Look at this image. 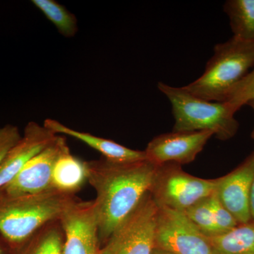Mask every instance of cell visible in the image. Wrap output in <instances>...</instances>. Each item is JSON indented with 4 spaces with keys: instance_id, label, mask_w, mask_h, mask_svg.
I'll return each instance as SVG.
<instances>
[{
    "instance_id": "cell-17",
    "label": "cell",
    "mask_w": 254,
    "mask_h": 254,
    "mask_svg": "<svg viewBox=\"0 0 254 254\" xmlns=\"http://www.w3.org/2000/svg\"><path fill=\"white\" fill-rule=\"evenodd\" d=\"M233 37L254 42V0H228L223 6Z\"/></svg>"
},
{
    "instance_id": "cell-15",
    "label": "cell",
    "mask_w": 254,
    "mask_h": 254,
    "mask_svg": "<svg viewBox=\"0 0 254 254\" xmlns=\"http://www.w3.org/2000/svg\"><path fill=\"white\" fill-rule=\"evenodd\" d=\"M87 181L86 162L71 154L67 145L55 162L52 175V188L65 194L73 195Z\"/></svg>"
},
{
    "instance_id": "cell-6",
    "label": "cell",
    "mask_w": 254,
    "mask_h": 254,
    "mask_svg": "<svg viewBox=\"0 0 254 254\" xmlns=\"http://www.w3.org/2000/svg\"><path fill=\"white\" fill-rule=\"evenodd\" d=\"M158 205L148 193L112 233L99 254H153Z\"/></svg>"
},
{
    "instance_id": "cell-18",
    "label": "cell",
    "mask_w": 254,
    "mask_h": 254,
    "mask_svg": "<svg viewBox=\"0 0 254 254\" xmlns=\"http://www.w3.org/2000/svg\"><path fill=\"white\" fill-rule=\"evenodd\" d=\"M19 250H23L21 254H64V232L60 220L43 227Z\"/></svg>"
},
{
    "instance_id": "cell-5",
    "label": "cell",
    "mask_w": 254,
    "mask_h": 254,
    "mask_svg": "<svg viewBox=\"0 0 254 254\" xmlns=\"http://www.w3.org/2000/svg\"><path fill=\"white\" fill-rule=\"evenodd\" d=\"M218 178L205 180L190 175L182 165L157 166L150 194L158 206L185 212L216 190Z\"/></svg>"
},
{
    "instance_id": "cell-7",
    "label": "cell",
    "mask_w": 254,
    "mask_h": 254,
    "mask_svg": "<svg viewBox=\"0 0 254 254\" xmlns=\"http://www.w3.org/2000/svg\"><path fill=\"white\" fill-rule=\"evenodd\" d=\"M155 249L174 254H213L208 237L184 212L158 206Z\"/></svg>"
},
{
    "instance_id": "cell-14",
    "label": "cell",
    "mask_w": 254,
    "mask_h": 254,
    "mask_svg": "<svg viewBox=\"0 0 254 254\" xmlns=\"http://www.w3.org/2000/svg\"><path fill=\"white\" fill-rule=\"evenodd\" d=\"M46 128L54 132L55 134L62 133L76 138L88 146L99 152L103 158L115 163H133L147 160L144 150H137L127 148L124 145L100 137L93 136L72 129L57 120L47 119L43 124Z\"/></svg>"
},
{
    "instance_id": "cell-13",
    "label": "cell",
    "mask_w": 254,
    "mask_h": 254,
    "mask_svg": "<svg viewBox=\"0 0 254 254\" xmlns=\"http://www.w3.org/2000/svg\"><path fill=\"white\" fill-rule=\"evenodd\" d=\"M184 213L208 238L223 235L240 225L222 205L215 192Z\"/></svg>"
},
{
    "instance_id": "cell-8",
    "label": "cell",
    "mask_w": 254,
    "mask_h": 254,
    "mask_svg": "<svg viewBox=\"0 0 254 254\" xmlns=\"http://www.w3.org/2000/svg\"><path fill=\"white\" fill-rule=\"evenodd\" d=\"M59 220L64 254H99V222L93 200H73Z\"/></svg>"
},
{
    "instance_id": "cell-25",
    "label": "cell",
    "mask_w": 254,
    "mask_h": 254,
    "mask_svg": "<svg viewBox=\"0 0 254 254\" xmlns=\"http://www.w3.org/2000/svg\"><path fill=\"white\" fill-rule=\"evenodd\" d=\"M3 241H4V240L0 236V254H6L5 253L4 247H3L2 243H1V242H3Z\"/></svg>"
},
{
    "instance_id": "cell-19",
    "label": "cell",
    "mask_w": 254,
    "mask_h": 254,
    "mask_svg": "<svg viewBox=\"0 0 254 254\" xmlns=\"http://www.w3.org/2000/svg\"><path fill=\"white\" fill-rule=\"evenodd\" d=\"M33 5L45 15L63 36L72 38L78 31L77 19L63 5L54 0H33Z\"/></svg>"
},
{
    "instance_id": "cell-11",
    "label": "cell",
    "mask_w": 254,
    "mask_h": 254,
    "mask_svg": "<svg viewBox=\"0 0 254 254\" xmlns=\"http://www.w3.org/2000/svg\"><path fill=\"white\" fill-rule=\"evenodd\" d=\"M254 178V150L230 173L218 178L215 193L239 224L252 222L250 193Z\"/></svg>"
},
{
    "instance_id": "cell-23",
    "label": "cell",
    "mask_w": 254,
    "mask_h": 254,
    "mask_svg": "<svg viewBox=\"0 0 254 254\" xmlns=\"http://www.w3.org/2000/svg\"><path fill=\"white\" fill-rule=\"evenodd\" d=\"M153 254H174L171 252H167V251L159 250V249H155L153 251Z\"/></svg>"
},
{
    "instance_id": "cell-16",
    "label": "cell",
    "mask_w": 254,
    "mask_h": 254,
    "mask_svg": "<svg viewBox=\"0 0 254 254\" xmlns=\"http://www.w3.org/2000/svg\"><path fill=\"white\" fill-rule=\"evenodd\" d=\"M208 239L213 254H254V222L240 224L223 235Z\"/></svg>"
},
{
    "instance_id": "cell-4",
    "label": "cell",
    "mask_w": 254,
    "mask_h": 254,
    "mask_svg": "<svg viewBox=\"0 0 254 254\" xmlns=\"http://www.w3.org/2000/svg\"><path fill=\"white\" fill-rule=\"evenodd\" d=\"M254 67V42L232 36L215 46L204 72L185 88L202 99L225 102L232 88Z\"/></svg>"
},
{
    "instance_id": "cell-20",
    "label": "cell",
    "mask_w": 254,
    "mask_h": 254,
    "mask_svg": "<svg viewBox=\"0 0 254 254\" xmlns=\"http://www.w3.org/2000/svg\"><path fill=\"white\" fill-rule=\"evenodd\" d=\"M254 99V67L227 95L225 102L237 112Z\"/></svg>"
},
{
    "instance_id": "cell-2",
    "label": "cell",
    "mask_w": 254,
    "mask_h": 254,
    "mask_svg": "<svg viewBox=\"0 0 254 254\" xmlns=\"http://www.w3.org/2000/svg\"><path fill=\"white\" fill-rule=\"evenodd\" d=\"M74 199L54 189L36 194L0 195V236L18 251L43 227L59 220Z\"/></svg>"
},
{
    "instance_id": "cell-1",
    "label": "cell",
    "mask_w": 254,
    "mask_h": 254,
    "mask_svg": "<svg viewBox=\"0 0 254 254\" xmlns=\"http://www.w3.org/2000/svg\"><path fill=\"white\" fill-rule=\"evenodd\" d=\"M88 182L96 193L100 243L104 244L150 192L157 166L148 160L86 162Z\"/></svg>"
},
{
    "instance_id": "cell-3",
    "label": "cell",
    "mask_w": 254,
    "mask_h": 254,
    "mask_svg": "<svg viewBox=\"0 0 254 254\" xmlns=\"http://www.w3.org/2000/svg\"><path fill=\"white\" fill-rule=\"evenodd\" d=\"M158 88L171 103L175 125L173 131H210L218 139H231L238 131L235 110L226 102L202 99L185 86L174 87L159 82Z\"/></svg>"
},
{
    "instance_id": "cell-24",
    "label": "cell",
    "mask_w": 254,
    "mask_h": 254,
    "mask_svg": "<svg viewBox=\"0 0 254 254\" xmlns=\"http://www.w3.org/2000/svg\"><path fill=\"white\" fill-rule=\"evenodd\" d=\"M247 105H249V106H250L251 108H252V110H254V99L253 100H252V101H250V103L247 104ZM252 138H253L254 140V128L253 130V131H252Z\"/></svg>"
},
{
    "instance_id": "cell-9",
    "label": "cell",
    "mask_w": 254,
    "mask_h": 254,
    "mask_svg": "<svg viewBox=\"0 0 254 254\" xmlns=\"http://www.w3.org/2000/svg\"><path fill=\"white\" fill-rule=\"evenodd\" d=\"M67 145L64 137L57 136L51 144L28 161L11 182L0 188V195L36 194L53 189L52 175L55 162Z\"/></svg>"
},
{
    "instance_id": "cell-12",
    "label": "cell",
    "mask_w": 254,
    "mask_h": 254,
    "mask_svg": "<svg viewBox=\"0 0 254 254\" xmlns=\"http://www.w3.org/2000/svg\"><path fill=\"white\" fill-rule=\"evenodd\" d=\"M58 135L44 125L31 122L23 136L8 152L0 166V188L7 185L33 157L46 148Z\"/></svg>"
},
{
    "instance_id": "cell-22",
    "label": "cell",
    "mask_w": 254,
    "mask_h": 254,
    "mask_svg": "<svg viewBox=\"0 0 254 254\" xmlns=\"http://www.w3.org/2000/svg\"><path fill=\"white\" fill-rule=\"evenodd\" d=\"M250 212L252 221L254 222V178L250 193Z\"/></svg>"
},
{
    "instance_id": "cell-21",
    "label": "cell",
    "mask_w": 254,
    "mask_h": 254,
    "mask_svg": "<svg viewBox=\"0 0 254 254\" xmlns=\"http://www.w3.org/2000/svg\"><path fill=\"white\" fill-rule=\"evenodd\" d=\"M18 127L6 125L0 128V166L8 152L21 138Z\"/></svg>"
},
{
    "instance_id": "cell-10",
    "label": "cell",
    "mask_w": 254,
    "mask_h": 254,
    "mask_svg": "<svg viewBox=\"0 0 254 254\" xmlns=\"http://www.w3.org/2000/svg\"><path fill=\"white\" fill-rule=\"evenodd\" d=\"M213 136L212 132L207 131L163 133L147 145L144 150L147 160L155 166L192 163Z\"/></svg>"
}]
</instances>
